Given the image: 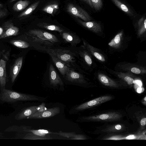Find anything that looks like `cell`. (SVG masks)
Listing matches in <instances>:
<instances>
[{"mask_svg":"<svg viewBox=\"0 0 146 146\" xmlns=\"http://www.w3.org/2000/svg\"><path fill=\"white\" fill-rule=\"evenodd\" d=\"M38 109V106H33L27 108L18 114L16 119L18 120H21L27 118L37 111Z\"/></svg>","mask_w":146,"mask_h":146,"instance_id":"18","label":"cell"},{"mask_svg":"<svg viewBox=\"0 0 146 146\" xmlns=\"http://www.w3.org/2000/svg\"><path fill=\"white\" fill-rule=\"evenodd\" d=\"M67 11L72 16L79 18L84 21H88L92 19L88 13L80 7L70 3L66 7Z\"/></svg>","mask_w":146,"mask_h":146,"instance_id":"5","label":"cell"},{"mask_svg":"<svg viewBox=\"0 0 146 146\" xmlns=\"http://www.w3.org/2000/svg\"><path fill=\"white\" fill-rule=\"evenodd\" d=\"M3 32L0 35V39L13 36H16L19 33V29L15 26L11 21L4 23L2 26Z\"/></svg>","mask_w":146,"mask_h":146,"instance_id":"8","label":"cell"},{"mask_svg":"<svg viewBox=\"0 0 146 146\" xmlns=\"http://www.w3.org/2000/svg\"><path fill=\"white\" fill-rule=\"evenodd\" d=\"M9 51H7L5 53V54L3 55V57L6 60H8L9 59Z\"/></svg>","mask_w":146,"mask_h":146,"instance_id":"40","label":"cell"},{"mask_svg":"<svg viewBox=\"0 0 146 146\" xmlns=\"http://www.w3.org/2000/svg\"><path fill=\"white\" fill-rule=\"evenodd\" d=\"M3 32V29L2 27H0V35H1Z\"/></svg>","mask_w":146,"mask_h":146,"instance_id":"41","label":"cell"},{"mask_svg":"<svg viewBox=\"0 0 146 146\" xmlns=\"http://www.w3.org/2000/svg\"><path fill=\"white\" fill-rule=\"evenodd\" d=\"M82 40L83 42L84 47L90 53L100 61L102 62L105 61V57L98 51V50L88 43L84 40L83 39Z\"/></svg>","mask_w":146,"mask_h":146,"instance_id":"15","label":"cell"},{"mask_svg":"<svg viewBox=\"0 0 146 146\" xmlns=\"http://www.w3.org/2000/svg\"><path fill=\"white\" fill-rule=\"evenodd\" d=\"M138 27L137 35L139 36H140L146 31V19L145 17H143L139 20Z\"/></svg>","mask_w":146,"mask_h":146,"instance_id":"25","label":"cell"},{"mask_svg":"<svg viewBox=\"0 0 146 146\" xmlns=\"http://www.w3.org/2000/svg\"><path fill=\"white\" fill-rule=\"evenodd\" d=\"M10 42L13 45L20 48H27L30 46L27 42L20 40H13L10 41Z\"/></svg>","mask_w":146,"mask_h":146,"instance_id":"30","label":"cell"},{"mask_svg":"<svg viewBox=\"0 0 146 146\" xmlns=\"http://www.w3.org/2000/svg\"><path fill=\"white\" fill-rule=\"evenodd\" d=\"M125 127L123 125L117 124L111 126L103 131L105 132H115L123 131Z\"/></svg>","mask_w":146,"mask_h":146,"instance_id":"27","label":"cell"},{"mask_svg":"<svg viewBox=\"0 0 146 146\" xmlns=\"http://www.w3.org/2000/svg\"><path fill=\"white\" fill-rule=\"evenodd\" d=\"M39 109L37 111L41 112L46 110L48 108L45 107V104L44 103H42L38 106Z\"/></svg>","mask_w":146,"mask_h":146,"instance_id":"37","label":"cell"},{"mask_svg":"<svg viewBox=\"0 0 146 146\" xmlns=\"http://www.w3.org/2000/svg\"><path fill=\"white\" fill-rule=\"evenodd\" d=\"M77 21L83 27L88 30L96 33L101 32L102 29L100 25L94 21H83L77 19Z\"/></svg>","mask_w":146,"mask_h":146,"instance_id":"14","label":"cell"},{"mask_svg":"<svg viewBox=\"0 0 146 146\" xmlns=\"http://www.w3.org/2000/svg\"><path fill=\"white\" fill-rule=\"evenodd\" d=\"M59 8V6L58 4L53 3L45 7L42 9V11L46 13L52 15L54 12L58 9Z\"/></svg>","mask_w":146,"mask_h":146,"instance_id":"29","label":"cell"},{"mask_svg":"<svg viewBox=\"0 0 146 146\" xmlns=\"http://www.w3.org/2000/svg\"><path fill=\"white\" fill-rule=\"evenodd\" d=\"M122 117L119 113L112 112L86 117L83 119L89 121H109L119 120Z\"/></svg>","mask_w":146,"mask_h":146,"instance_id":"4","label":"cell"},{"mask_svg":"<svg viewBox=\"0 0 146 146\" xmlns=\"http://www.w3.org/2000/svg\"><path fill=\"white\" fill-rule=\"evenodd\" d=\"M82 1H83L86 3H87L88 5H89L91 8H93V6L92 4V3L90 0H80Z\"/></svg>","mask_w":146,"mask_h":146,"instance_id":"39","label":"cell"},{"mask_svg":"<svg viewBox=\"0 0 146 146\" xmlns=\"http://www.w3.org/2000/svg\"><path fill=\"white\" fill-rule=\"evenodd\" d=\"M25 131L31 132L35 135L43 137H46V136L48 134L54 133L50 132L47 130L44 129L38 130L28 129L26 130Z\"/></svg>","mask_w":146,"mask_h":146,"instance_id":"28","label":"cell"},{"mask_svg":"<svg viewBox=\"0 0 146 146\" xmlns=\"http://www.w3.org/2000/svg\"><path fill=\"white\" fill-rule=\"evenodd\" d=\"M98 77L100 82L105 86L115 88L119 86L116 82L103 74L98 73Z\"/></svg>","mask_w":146,"mask_h":146,"instance_id":"16","label":"cell"},{"mask_svg":"<svg viewBox=\"0 0 146 146\" xmlns=\"http://www.w3.org/2000/svg\"><path fill=\"white\" fill-rule=\"evenodd\" d=\"M117 76L128 85H131L135 83V80L132 76L128 73L121 72L116 73Z\"/></svg>","mask_w":146,"mask_h":146,"instance_id":"23","label":"cell"},{"mask_svg":"<svg viewBox=\"0 0 146 146\" xmlns=\"http://www.w3.org/2000/svg\"><path fill=\"white\" fill-rule=\"evenodd\" d=\"M6 64V61L2 59L0 60V86L3 88L6 85L7 78Z\"/></svg>","mask_w":146,"mask_h":146,"instance_id":"17","label":"cell"},{"mask_svg":"<svg viewBox=\"0 0 146 146\" xmlns=\"http://www.w3.org/2000/svg\"><path fill=\"white\" fill-rule=\"evenodd\" d=\"M50 56L52 60L61 74L64 76L71 68L70 67L49 52H47Z\"/></svg>","mask_w":146,"mask_h":146,"instance_id":"11","label":"cell"},{"mask_svg":"<svg viewBox=\"0 0 146 146\" xmlns=\"http://www.w3.org/2000/svg\"><path fill=\"white\" fill-rule=\"evenodd\" d=\"M40 1H37L31 5L25 11L21 13L18 16L19 18L25 17L32 13L37 8L40 3Z\"/></svg>","mask_w":146,"mask_h":146,"instance_id":"26","label":"cell"},{"mask_svg":"<svg viewBox=\"0 0 146 146\" xmlns=\"http://www.w3.org/2000/svg\"><path fill=\"white\" fill-rule=\"evenodd\" d=\"M113 3L122 11L130 16H133V13L131 10L125 4L119 0H111Z\"/></svg>","mask_w":146,"mask_h":146,"instance_id":"22","label":"cell"},{"mask_svg":"<svg viewBox=\"0 0 146 146\" xmlns=\"http://www.w3.org/2000/svg\"><path fill=\"white\" fill-rule=\"evenodd\" d=\"M49 77L50 84L54 86L63 85V82L52 64L49 66Z\"/></svg>","mask_w":146,"mask_h":146,"instance_id":"10","label":"cell"},{"mask_svg":"<svg viewBox=\"0 0 146 146\" xmlns=\"http://www.w3.org/2000/svg\"><path fill=\"white\" fill-rule=\"evenodd\" d=\"M60 112V108L56 107L48 109L44 111L39 112L36 111L26 118L28 119H40L51 117L59 114Z\"/></svg>","mask_w":146,"mask_h":146,"instance_id":"7","label":"cell"},{"mask_svg":"<svg viewBox=\"0 0 146 146\" xmlns=\"http://www.w3.org/2000/svg\"><path fill=\"white\" fill-rule=\"evenodd\" d=\"M26 34L31 41L47 48L51 46L59 41L57 37L54 35L41 29L30 30Z\"/></svg>","mask_w":146,"mask_h":146,"instance_id":"1","label":"cell"},{"mask_svg":"<svg viewBox=\"0 0 146 146\" xmlns=\"http://www.w3.org/2000/svg\"><path fill=\"white\" fill-rule=\"evenodd\" d=\"M24 139H25L36 140V139H52V138L47 137H43L35 135L32 133L29 134L28 136L25 137Z\"/></svg>","mask_w":146,"mask_h":146,"instance_id":"33","label":"cell"},{"mask_svg":"<svg viewBox=\"0 0 146 146\" xmlns=\"http://www.w3.org/2000/svg\"><path fill=\"white\" fill-rule=\"evenodd\" d=\"M30 3V2L29 1L20 0L14 5L13 9L15 11L19 12L25 9Z\"/></svg>","mask_w":146,"mask_h":146,"instance_id":"24","label":"cell"},{"mask_svg":"<svg viewBox=\"0 0 146 146\" xmlns=\"http://www.w3.org/2000/svg\"><path fill=\"white\" fill-rule=\"evenodd\" d=\"M46 51L57 57L69 66L75 62L74 53L70 50L62 48L52 49L47 48Z\"/></svg>","mask_w":146,"mask_h":146,"instance_id":"3","label":"cell"},{"mask_svg":"<svg viewBox=\"0 0 146 146\" xmlns=\"http://www.w3.org/2000/svg\"><path fill=\"white\" fill-rule=\"evenodd\" d=\"M23 61V57L17 58L11 67L10 70V75L11 81L13 83L18 76L21 68Z\"/></svg>","mask_w":146,"mask_h":146,"instance_id":"13","label":"cell"},{"mask_svg":"<svg viewBox=\"0 0 146 146\" xmlns=\"http://www.w3.org/2000/svg\"><path fill=\"white\" fill-rule=\"evenodd\" d=\"M122 68L123 70L136 74H143L146 72L145 67L138 65L128 64L125 66H124Z\"/></svg>","mask_w":146,"mask_h":146,"instance_id":"19","label":"cell"},{"mask_svg":"<svg viewBox=\"0 0 146 146\" xmlns=\"http://www.w3.org/2000/svg\"><path fill=\"white\" fill-rule=\"evenodd\" d=\"M123 34V31L118 33L109 43L108 45L113 48H118L121 44Z\"/></svg>","mask_w":146,"mask_h":146,"instance_id":"21","label":"cell"},{"mask_svg":"<svg viewBox=\"0 0 146 146\" xmlns=\"http://www.w3.org/2000/svg\"><path fill=\"white\" fill-rule=\"evenodd\" d=\"M37 26L48 30L57 31L60 33L64 31L63 28L59 26L46 23H39L37 24Z\"/></svg>","mask_w":146,"mask_h":146,"instance_id":"20","label":"cell"},{"mask_svg":"<svg viewBox=\"0 0 146 146\" xmlns=\"http://www.w3.org/2000/svg\"><path fill=\"white\" fill-rule=\"evenodd\" d=\"M87 139L86 136L82 134H74L73 137L70 138V139L85 140Z\"/></svg>","mask_w":146,"mask_h":146,"instance_id":"35","label":"cell"},{"mask_svg":"<svg viewBox=\"0 0 146 146\" xmlns=\"http://www.w3.org/2000/svg\"><path fill=\"white\" fill-rule=\"evenodd\" d=\"M54 133L64 137L68 138H70L72 137L74 135L76 134L74 132H65L61 131H60L58 133Z\"/></svg>","mask_w":146,"mask_h":146,"instance_id":"34","label":"cell"},{"mask_svg":"<svg viewBox=\"0 0 146 146\" xmlns=\"http://www.w3.org/2000/svg\"><path fill=\"white\" fill-rule=\"evenodd\" d=\"M79 54L88 65L90 66L91 65L92 60L90 56L87 51H80Z\"/></svg>","mask_w":146,"mask_h":146,"instance_id":"31","label":"cell"},{"mask_svg":"<svg viewBox=\"0 0 146 146\" xmlns=\"http://www.w3.org/2000/svg\"><path fill=\"white\" fill-rule=\"evenodd\" d=\"M140 131L142 130L145 127L146 124V118L145 117H143L141 119L140 122Z\"/></svg>","mask_w":146,"mask_h":146,"instance_id":"36","label":"cell"},{"mask_svg":"<svg viewBox=\"0 0 146 146\" xmlns=\"http://www.w3.org/2000/svg\"><path fill=\"white\" fill-rule=\"evenodd\" d=\"M112 99L110 96H104L96 98L82 104L77 107L75 109L81 110L89 108L110 101Z\"/></svg>","mask_w":146,"mask_h":146,"instance_id":"6","label":"cell"},{"mask_svg":"<svg viewBox=\"0 0 146 146\" xmlns=\"http://www.w3.org/2000/svg\"><path fill=\"white\" fill-rule=\"evenodd\" d=\"M7 13L8 11L6 9H0V18L6 16Z\"/></svg>","mask_w":146,"mask_h":146,"instance_id":"38","label":"cell"},{"mask_svg":"<svg viewBox=\"0 0 146 146\" xmlns=\"http://www.w3.org/2000/svg\"><path fill=\"white\" fill-rule=\"evenodd\" d=\"M93 8L97 11L100 10L102 6V0H90Z\"/></svg>","mask_w":146,"mask_h":146,"instance_id":"32","label":"cell"},{"mask_svg":"<svg viewBox=\"0 0 146 146\" xmlns=\"http://www.w3.org/2000/svg\"><path fill=\"white\" fill-rule=\"evenodd\" d=\"M60 34L64 40L70 43L72 46H76L81 41L80 37L73 33L64 31Z\"/></svg>","mask_w":146,"mask_h":146,"instance_id":"12","label":"cell"},{"mask_svg":"<svg viewBox=\"0 0 146 146\" xmlns=\"http://www.w3.org/2000/svg\"><path fill=\"white\" fill-rule=\"evenodd\" d=\"M0 99L7 102L18 101H36L38 100L35 96L18 93L3 88L0 94Z\"/></svg>","mask_w":146,"mask_h":146,"instance_id":"2","label":"cell"},{"mask_svg":"<svg viewBox=\"0 0 146 146\" xmlns=\"http://www.w3.org/2000/svg\"><path fill=\"white\" fill-rule=\"evenodd\" d=\"M64 76L66 80L71 82L79 84L86 82L82 74L71 68Z\"/></svg>","mask_w":146,"mask_h":146,"instance_id":"9","label":"cell"},{"mask_svg":"<svg viewBox=\"0 0 146 146\" xmlns=\"http://www.w3.org/2000/svg\"><path fill=\"white\" fill-rule=\"evenodd\" d=\"M16 0H10V1H9V2L10 3H12V2H13L14 1H15Z\"/></svg>","mask_w":146,"mask_h":146,"instance_id":"42","label":"cell"}]
</instances>
